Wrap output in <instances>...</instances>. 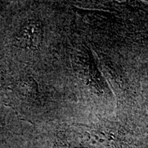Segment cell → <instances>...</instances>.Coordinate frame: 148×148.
<instances>
[{
  "label": "cell",
  "mask_w": 148,
  "mask_h": 148,
  "mask_svg": "<svg viewBox=\"0 0 148 148\" xmlns=\"http://www.w3.org/2000/svg\"><path fill=\"white\" fill-rule=\"evenodd\" d=\"M51 148H148L146 131L128 122L103 119L60 125Z\"/></svg>",
  "instance_id": "cell-1"
},
{
  "label": "cell",
  "mask_w": 148,
  "mask_h": 148,
  "mask_svg": "<svg viewBox=\"0 0 148 148\" xmlns=\"http://www.w3.org/2000/svg\"><path fill=\"white\" fill-rule=\"evenodd\" d=\"M42 25L40 21L29 20L23 24L16 37L18 45L29 49L39 47L42 39Z\"/></svg>",
  "instance_id": "cell-2"
}]
</instances>
